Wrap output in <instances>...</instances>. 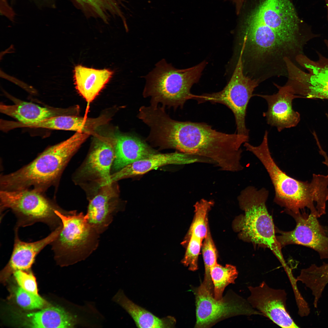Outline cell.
Instances as JSON below:
<instances>
[{
  "instance_id": "obj_1",
  "label": "cell",
  "mask_w": 328,
  "mask_h": 328,
  "mask_svg": "<svg viewBox=\"0 0 328 328\" xmlns=\"http://www.w3.org/2000/svg\"><path fill=\"white\" fill-rule=\"evenodd\" d=\"M164 135L168 148L205 158L221 171L237 172L244 168L241 147L248 142V136L218 132L204 123L173 119L166 124Z\"/></svg>"
},
{
  "instance_id": "obj_2",
  "label": "cell",
  "mask_w": 328,
  "mask_h": 328,
  "mask_svg": "<svg viewBox=\"0 0 328 328\" xmlns=\"http://www.w3.org/2000/svg\"><path fill=\"white\" fill-rule=\"evenodd\" d=\"M268 133L266 131L262 141L255 146L244 143L246 150L253 154L267 171L275 190L274 201L285 208L289 213H297L305 208L317 217L316 210L326 209L328 200V175L313 174L310 182L290 177L283 172L272 157L269 148Z\"/></svg>"
},
{
  "instance_id": "obj_3",
  "label": "cell",
  "mask_w": 328,
  "mask_h": 328,
  "mask_svg": "<svg viewBox=\"0 0 328 328\" xmlns=\"http://www.w3.org/2000/svg\"><path fill=\"white\" fill-rule=\"evenodd\" d=\"M90 134L77 132L66 140L47 148L31 162L0 177L1 190L33 189L43 192L56 182L75 152Z\"/></svg>"
},
{
  "instance_id": "obj_4",
  "label": "cell",
  "mask_w": 328,
  "mask_h": 328,
  "mask_svg": "<svg viewBox=\"0 0 328 328\" xmlns=\"http://www.w3.org/2000/svg\"><path fill=\"white\" fill-rule=\"evenodd\" d=\"M268 195L265 188L258 190L251 186L243 190L237 200L244 214L236 217L233 226L241 239L268 248L283 263L282 247L275 235L272 219L266 206Z\"/></svg>"
},
{
  "instance_id": "obj_5",
  "label": "cell",
  "mask_w": 328,
  "mask_h": 328,
  "mask_svg": "<svg viewBox=\"0 0 328 328\" xmlns=\"http://www.w3.org/2000/svg\"><path fill=\"white\" fill-rule=\"evenodd\" d=\"M207 64L203 61L190 68L178 69L162 60L145 77L144 97L150 98L151 105L160 104L174 110L182 108L187 100L192 99L190 89L199 81Z\"/></svg>"
},
{
  "instance_id": "obj_6",
  "label": "cell",
  "mask_w": 328,
  "mask_h": 328,
  "mask_svg": "<svg viewBox=\"0 0 328 328\" xmlns=\"http://www.w3.org/2000/svg\"><path fill=\"white\" fill-rule=\"evenodd\" d=\"M56 213L62 226L50 244L56 260L63 266L85 260L97 248L99 234L89 224L82 213L63 210Z\"/></svg>"
},
{
  "instance_id": "obj_7",
  "label": "cell",
  "mask_w": 328,
  "mask_h": 328,
  "mask_svg": "<svg viewBox=\"0 0 328 328\" xmlns=\"http://www.w3.org/2000/svg\"><path fill=\"white\" fill-rule=\"evenodd\" d=\"M42 193L34 189L1 190L0 211L8 209L12 211L17 219L15 228L40 222L54 230L62 225L56 212L63 210Z\"/></svg>"
},
{
  "instance_id": "obj_8",
  "label": "cell",
  "mask_w": 328,
  "mask_h": 328,
  "mask_svg": "<svg viewBox=\"0 0 328 328\" xmlns=\"http://www.w3.org/2000/svg\"><path fill=\"white\" fill-rule=\"evenodd\" d=\"M238 58L231 79L222 90L200 95L193 94L192 99L199 104L209 101L225 105L234 114L237 133L249 136V130L245 123L247 108L254 90L260 83L245 74L241 51Z\"/></svg>"
},
{
  "instance_id": "obj_9",
  "label": "cell",
  "mask_w": 328,
  "mask_h": 328,
  "mask_svg": "<svg viewBox=\"0 0 328 328\" xmlns=\"http://www.w3.org/2000/svg\"><path fill=\"white\" fill-rule=\"evenodd\" d=\"M192 290L196 307L195 328L210 327L221 321L237 316L261 315L247 300L232 291L221 299L217 300L201 285Z\"/></svg>"
},
{
  "instance_id": "obj_10",
  "label": "cell",
  "mask_w": 328,
  "mask_h": 328,
  "mask_svg": "<svg viewBox=\"0 0 328 328\" xmlns=\"http://www.w3.org/2000/svg\"><path fill=\"white\" fill-rule=\"evenodd\" d=\"M289 214L296 226L291 231H279L280 235L276 238L282 247L291 244L303 245L316 251L321 259H328V236L318 218L305 211Z\"/></svg>"
},
{
  "instance_id": "obj_11",
  "label": "cell",
  "mask_w": 328,
  "mask_h": 328,
  "mask_svg": "<svg viewBox=\"0 0 328 328\" xmlns=\"http://www.w3.org/2000/svg\"><path fill=\"white\" fill-rule=\"evenodd\" d=\"M248 288L250 295L247 301L254 309L282 328L299 327L287 310L284 290L271 288L264 281L258 286Z\"/></svg>"
},
{
  "instance_id": "obj_12",
  "label": "cell",
  "mask_w": 328,
  "mask_h": 328,
  "mask_svg": "<svg viewBox=\"0 0 328 328\" xmlns=\"http://www.w3.org/2000/svg\"><path fill=\"white\" fill-rule=\"evenodd\" d=\"M259 19L282 37L297 39L299 19L290 0H261L252 10Z\"/></svg>"
},
{
  "instance_id": "obj_13",
  "label": "cell",
  "mask_w": 328,
  "mask_h": 328,
  "mask_svg": "<svg viewBox=\"0 0 328 328\" xmlns=\"http://www.w3.org/2000/svg\"><path fill=\"white\" fill-rule=\"evenodd\" d=\"M275 85L278 89L277 93L256 95L264 99L267 103V110L263 115L266 118L268 124L275 127L280 132L285 129L296 126L299 122L300 115L293 110L292 102L294 99L299 97L287 85Z\"/></svg>"
},
{
  "instance_id": "obj_14",
  "label": "cell",
  "mask_w": 328,
  "mask_h": 328,
  "mask_svg": "<svg viewBox=\"0 0 328 328\" xmlns=\"http://www.w3.org/2000/svg\"><path fill=\"white\" fill-rule=\"evenodd\" d=\"M203 162L200 157L179 152L156 153L129 165L111 175L109 183L111 184L121 179L141 175L167 165H185Z\"/></svg>"
},
{
  "instance_id": "obj_15",
  "label": "cell",
  "mask_w": 328,
  "mask_h": 328,
  "mask_svg": "<svg viewBox=\"0 0 328 328\" xmlns=\"http://www.w3.org/2000/svg\"><path fill=\"white\" fill-rule=\"evenodd\" d=\"M112 184L102 187L100 193L90 200L85 215L88 223L99 234L107 229L119 209L117 193Z\"/></svg>"
},
{
  "instance_id": "obj_16",
  "label": "cell",
  "mask_w": 328,
  "mask_h": 328,
  "mask_svg": "<svg viewBox=\"0 0 328 328\" xmlns=\"http://www.w3.org/2000/svg\"><path fill=\"white\" fill-rule=\"evenodd\" d=\"M113 144L115 157L113 165L116 170L156 153L143 139L134 134L117 133L114 135Z\"/></svg>"
},
{
  "instance_id": "obj_17",
  "label": "cell",
  "mask_w": 328,
  "mask_h": 328,
  "mask_svg": "<svg viewBox=\"0 0 328 328\" xmlns=\"http://www.w3.org/2000/svg\"><path fill=\"white\" fill-rule=\"evenodd\" d=\"M93 146L81 173L97 176L102 187L110 184V169L115 157L113 142L97 138Z\"/></svg>"
},
{
  "instance_id": "obj_18",
  "label": "cell",
  "mask_w": 328,
  "mask_h": 328,
  "mask_svg": "<svg viewBox=\"0 0 328 328\" xmlns=\"http://www.w3.org/2000/svg\"><path fill=\"white\" fill-rule=\"evenodd\" d=\"M61 228L58 227L47 237L32 242L21 241L18 235V228H15L13 248L9 261L5 268L7 271L27 270L30 268L36 255L47 245L57 237Z\"/></svg>"
},
{
  "instance_id": "obj_19",
  "label": "cell",
  "mask_w": 328,
  "mask_h": 328,
  "mask_svg": "<svg viewBox=\"0 0 328 328\" xmlns=\"http://www.w3.org/2000/svg\"><path fill=\"white\" fill-rule=\"evenodd\" d=\"M14 104H1V112L12 117L23 124L39 122L49 118L68 115L69 109L52 107H42L30 102L16 100Z\"/></svg>"
},
{
  "instance_id": "obj_20",
  "label": "cell",
  "mask_w": 328,
  "mask_h": 328,
  "mask_svg": "<svg viewBox=\"0 0 328 328\" xmlns=\"http://www.w3.org/2000/svg\"><path fill=\"white\" fill-rule=\"evenodd\" d=\"M74 73L76 88L88 103L95 98L113 74L108 69L97 70L81 65L75 67Z\"/></svg>"
},
{
  "instance_id": "obj_21",
  "label": "cell",
  "mask_w": 328,
  "mask_h": 328,
  "mask_svg": "<svg viewBox=\"0 0 328 328\" xmlns=\"http://www.w3.org/2000/svg\"><path fill=\"white\" fill-rule=\"evenodd\" d=\"M112 300L123 308L131 316L136 326L141 328L174 327L176 320L168 316L160 318L129 299L123 291L119 289L112 298Z\"/></svg>"
},
{
  "instance_id": "obj_22",
  "label": "cell",
  "mask_w": 328,
  "mask_h": 328,
  "mask_svg": "<svg viewBox=\"0 0 328 328\" xmlns=\"http://www.w3.org/2000/svg\"><path fill=\"white\" fill-rule=\"evenodd\" d=\"M32 328H72L83 323L76 314L60 307H51L27 315Z\"/></svg>"
},
{
  "instance_id": "obj_23",
  "label": "cell",
  "mask_w": 328,
  "mask_h": 328,
  "mask_svg": "<svg viewBox=\"0 0 328 328\" xmlns=\"http://www.w3.org/2000/svg\"><path fill=\"white\" fill-rule=\"evenodd\" d=\"M103 117L89 118L69 115L52 117L39 123L40 128L78 132H91L104 123Z\"/></svg>"
},
{
  "instance_id": "obj_24",
  "label": "cell",
  "mask_w": 328,
  "mask_h": 328,
  "mask_svg": "<svg viewBox=\"0 0 328 328\" xmlns=\"http://www.w3.org/2000/svg\"><path fill=\"white\" fill-rule=\"evenodd\" d=\"M323 64L303 65L311 72L307 83H303L302 95L310 98L328 99V60Z\"/></svg>"
},
{
  "instance_id": "obj_25",
  "label": "cell",
  "mask_w": 328,
  "mask_h": 328,
  "mask_svg": "<svg viewBox=\"0 0 328 328\" xmlns=\"http://www.w3.org/2000/svg\"><path fill=\"white\" fill-rule=\"evenodd\" d=\"M214 204L212 200L202 199L194 205V215L191 225L183 241L181 243L186 247L191 236L202 241L206 236L209 227L207 215Z\"/></svg>"
},
{
  "instance_id": "obj_26",
  "label": "cell",
  "mask_w": 328,
  "mask_h": 328,
  "mask_svg": "<svg viewBox=\"0 0 328 328\" xmlns=\"http://www.w3.org/2000/svg\"><path fill=\"white\" fill-rule=\"evenodd\" d=\"M83 9L105 21L122 15L119 4L121 0H74Z\"/></svg>"
},
{
  "instance_id": "obj_27",
  "label": "cell",
  "mask_w": 328,
  "mask_h": 328,
  "mask_svg": "<svg viewBox=\"0 0 328 328\" xmlns=\"http://www.w3.org/2000/svg\"><path fill=\"white\" fill-rule=\"evenodd\" d=\"M238 272L236 267L226 264L224 266L217 263L210 269V275L214 285V297L217 300L221 299L225 287L230 284L235 283Z\"/></svg>"
},
{
  "instance_id": "obj_28",
  "label": "cell",
  "mask_w": 328,
  "mask_h": 328,
  "mask_svg": "<svg viewBox=\"0 0 328 328\" xmlns=\"http://www.w3.org/2000/svg\"><path fill=\"white\" fill-rule=\"evenodd\" d=\"M201 246L205 273L201 285L212 294H214V285L210 275V269L217 263L218 253L209 227L207 235Z\"/></svg>"
},
{
  "instance_id": "obj_29",
  "label": "cell",
  "mask_w": 328,
  "mask_h": 328,
  "mask_svg": "<svg viewBox=\"0 0 328 328\" xmlns=\"http://www.w3.org/2000/svg\"><path fill=\"white\" fill-rule=\"evenodd\" d=\"M202 241L200 239L191 236L186 247V251L181 262L184 266L188 267L190 271H195L198 269V258Z\"/></svg>"
},
{
  "instance_id": "obj_30",
  "label": "cell",
  "mask_w": 328,
  "mask_h": 328,
  "mask_svg": "<svg viewBox=\"0 0 328 328\" xmlns=\"http://www.w3.org/2000/svg\"><path fill=\"white\" fill-rule=\"evenodd\" d=\"M15 295L17 303L24 309H40L45 304L44 300L38 294L27 291L20 287L17 289Z\"/></svg>"
},
{
  "instance_id": "obj_31",
  "label": "cell",
  "mask_w": 328,
  "mask_h": 328,
  "mask_svg": "<svg viewBox=\"0 0 328 328\" xmlns=\"http://www.w3.org/2000/svg\"><path fill=\"white\" fill-rule=\"evenodd\" d=\"M14 275L20 287L30 292L38 294L36 279L31 273H27L23 270L14 271Z\"/></svg>"
},
{
  "instance_id": "obj_32",
  "label": "cell",
  "mask_w": 328,
  "mask_h": 328,
  "mask_svg": "<svg viewBox=\"0 0 328 328\" xmlns=\"http://www.w3.org/2000/svg\"><path fill=\"white\" fill-rule=\"evenodd\" d=\"M0 77L15 83L28 91L34 93L36 92V90L32 87L29 86L15 77L7 74L1 70H0Z\"/></svg>"
},
{
  "instance_id": "obj_33",
  "label": "cell",
  "mask_w": 328,
  "mask_h": 328,
  "mask_svg": "<svg viewBox=\"0 0 328 328\" xmlns=\"http://www.w3.org/2000/svg\"><path fill=\"white\" fill-rule=\"evenodd\" d=\"M228 0V1H232V2H236V1H240L242 0Z\"/></svg>"
}]
</instances>
